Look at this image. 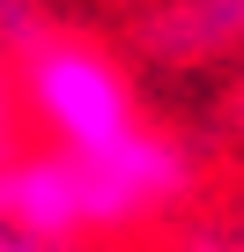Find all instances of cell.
I'll use <instances>...</instances> for the list:
<instances>
[{
  "label": "cell",
  "mask_w": 244,
  "mask_h": 252,
  "mask_svg": "<svg viewBox=\"0 0 244 252\" xmlns=\"http://www.w3.org/2000/svg\"><path fill=\"white\" fill-rule=\"evenodd\" d=\"M0 37L15 45V96H23V119L45 134V149L89 156L141 126V96L104 45L52 30L30 8H0Z\"/></svg>",
  "instance_id": "1"
},
{
  "label": "cell",
  "mask_w": 244,
  "mask_h": 252,
  "mask_svg": "<svg viewBox=\"0 0 244 252\" xmlns=\"http://www.w3.org/2000/svg\"><path fill=\"white\" fill-rule=\"evenodd\" d=\"M74 163V208H81V245L89 237H134L148 222H163L185 193H192V156L156 134L141 119L134 134H118L111 149L67 156Z\"/></svg>",
  "instance_id": "2"
},
{
  "label": "cell",
  "mask_w": 244,
  "mask_h": 252,
  "mask_svg": "<svg viewBox=\"0 0 244 252\" xmlns=\"http://www.w3.org/2000/svg\"><path fill=\"white\" fill-rule=\"evenodd\" d=\"M0 208L8 222L52 237V245H81V208H74V163L59 149H15L0 156Z\"/></svg>",
  "instance_id": "3"
},
{
  "label": "cell",
  "mask_w": 244,
  "mask_h": 252,
  "mask_svg": "<svg viewBox=\"0 0 244 252\" xmlns=\"http://www.w3.org/2000/svg\"><path fill=\"white\" fill-rule=\"evenodd\" d=\"M141 45H148L163 67L237 60V45H244V0H148Z\"/></svg>",
  "instance_id": "4"
},
{
  "label": "cell",
  "mask_w": 244,
  "mask_h": 252,
  "mask_svg": "<svg viewBox=\"0 0 244 252\" xmlns=\"http://www.w3.org/2000/svg\"><path fill=\"white\" fill-rule=\"evenodd\" d=\"M15 134H23V96H15L8 67H0V156H15Z\"/></svg>",
  "instance_id": "5"
},
{
  "label": "cell",
  "mask_w": 244,
  "mask_h": 252,
  "mask_svg": "<svg viewBox=\"0 0 244 252\" xmlns=\"http://www.w3.org/2000/svg\"><path fill=\"white\" fill-rule=\"evenodd\" d=\"M0 252H67V245H52V237H37V230L8 222V208H0Z\"/></svg>",
  "instance_id": "6"
},
{
  "label": "cell",
  "mask_w": 244,
  "mask_h": 252,
  "mask_svg": "<svg viewBox=\"0 0 244 252\" xmlns=\"http://www.w3.org/2000/svg\"><path fill=\"white\" fill-rule=\"evenodd\" d=\"M229 111H237V134H244V45H237V89H229Z\"/></svg>",
  "instance_id": "7"
}]
</instances>
